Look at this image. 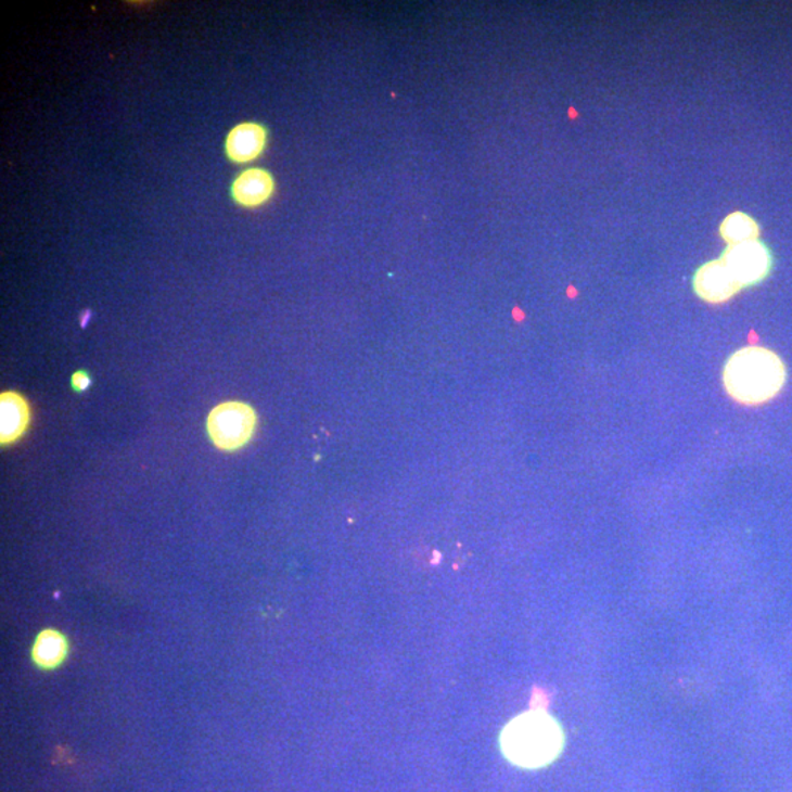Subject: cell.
I'll use <instances>...</instances> for the list:
<instances>
[{
	"label": "cell",
	"instance_id": "1",
	"mask_svg": "<svg viewBox=\"0 0 792 792\" xmlns=\"http://www.w3.org/2000/svg\"><path fill=\"white\" fill-rule=\"evenodd\" d=\"M787 379V366L782 358L761 345L738 348L723 367L725 392L729 398L743 406H762L777 398Z\"/></svg>",
	"mask_w": 792,
	"mask_h": 792
},
{
	"label": "cell",
	"instance_id": "6",
	"mask_svg": "<svg viewBox=\"0 0 792 792\" xmlns=\"http://www.w3.org/2000/svg\"><path fill=\"white\" fill-rule=\"evenodd\" d=\"M269 132L258 123L238 124L225 139V154L232 164L244 165L256 161L268 148Z\"/></svg>",
	"mask_w": 792,
	"mask_h": 792
},
{
	"label": "cell",
	"instance_id": "5",
	"mask_svg": "<svg viewBox=\"0 0 792 792\" xmlns=\"http://www.w3.org/2000/svg\"><path fill=\"white\" fill-rule=\"evenodd\" d=\"M691 290L695 297L707 304H725L740 294L741 286L731 270L720 258L704 261L691 277Z\"/></svg>",
	"mask_w": 792,
	"mask_h": 792
},
{
	"label": "cell",
	"instance_id": "3",
	"mask_svg": "<svg viewBox=\"0 0 792 792\" xmlns=\"http://www.w3.org/2000/svg\"><path fill=\"white\" fill-rule=\"evenodd\" d=\"M207 433L222 451H237L252 439L257 427V414L248 404H219L207 417Z\"/></svg>",
	"mask_w": 792,
	"mask_h": 792
},
{
	"label": "cell",
	"instance_id": "4",
	"mask_svg": "<svg viewBox=\"0 0 792 792\" xmlns=\"http://www.w3.org/2000/svg\"><path fill=\"white\" fill-rule=\"evenodd\" d=\"M719 258L731 270L741 290L761 285L772 273L775 265L772 250L762 240L727 245Z\"/></svg>",
	"mask_w": 792,
	"mask_h": 792
},
{
	"label": "cell",
	"instance_id": "7",
	"mask_svg": "<svg viewBox=\"0 0 792 792\" xmlns=\"http://www.w3.org/2000/svg\"><path fill=\"white\" fill-rule=\"evenodd\" d=\"M277 190V181L269 170L250 168L237 175L231 186V195L238 206L258 208L270 202Z\"/></svg>",
	"mask_w": 792,
	"mask_h": 792
},
{
	"label": "cell",
	"instance_id": "8",
	"mask_svg": "<svg viewBox=\"0 0 792 792\" xmlns=\"http://www.w3.org/2000/svg\"><path fill=\"white\" fill-rule=\"evenodd\" d=\"M30 424V407L20 394L3 392L0 396V442L14 444Z\"/></svg>",
	"mask_w": 792,
	"mask_h": 792
},
{
	"label": "cell",
	"instance_id": "10",
	"mask_svg": "<svg viewBox=\"0 0 792 792\" xmlns=\"http://www.w3.org/2000/svg\"><path fill=\"white\" fill-rule=\"evenodd\" d=\"M65 654L66 640L58 631L41 633L33 648V659L41 668H55L64 661Z\"/></svg>",
	"mask_w": 792,
	"mask_h": 792
},
{
	"label": "cell",
	"instance_id": "11",
	"mask_svg": "<svg viewBox=\"0 0 792 792\" xmlns=\"http://www.w3.org/2000/svg\"><path fill=\"white\" fill-rule=\"evenodd\" d=\"M71 383H73V389L75 392H85L91 385L90 374L85 372V370H79V372L73 374Z\"/></svg>",
	"mask_w": 792,
	"mask_h": 792
},
{
	"label": "cell",
	"instance_id": "2",
	"mask_svg": "<svg viewBox=\"0 0 792 792\" xmlns=\"http://www.w3.org/2000/svg\"><path fill=\"white\" fill-rule=\"evenodd\" d=\"M503 756L523 769H540L560 757L565 737L552 715L541 708L521 713L500 732Z\"/></svg>",
	"mask_w": 792,
	"mask_h": 792
},
{
	"label": "cell",
	"instance_id": "9",
	"mask_svg": "<svg viewBox=\"0 0 792 792\" xmlns=\"http://www.w3.org/2000/svg\"><path fill=\"white\" fill-rule=\"evenodd\" d=\"M719 235L727 245L761 240V225L745 212H732L719 225Z\"/></svg>",
	"mask_w": 792,
	"mask_h": 792
}]
</instances>
